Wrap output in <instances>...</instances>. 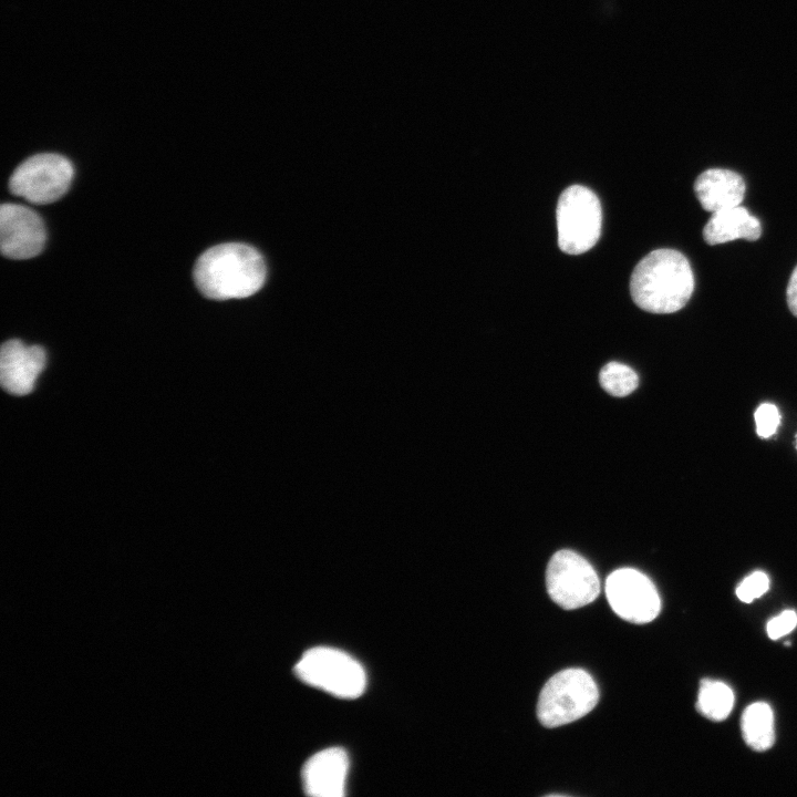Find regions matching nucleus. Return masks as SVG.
<instances>
[{
  "instance_id": "f257e3e1",
  "label": "nucleus",
  "mask_w": 797,
  "mask_h": 797,
  "mask_svg": "<svg viewBox=\"0 0 797 797\" xmlns=\"http://www.w3.org/2000/svg\"><path fill=\"white\" fill-rule=\"evenodd\" d=\"M266 279V265L252 247L228 242L214 246L197 259L194 280L207 298L227 300L256 293Z\"/></svg>"
},
{
  "instance_id": "f03ea898",
  "label": "nucleus",
  "mask_w": 797,
  "mask_h": 797,
  "mask_svg": "<svg viewBox=\"0 0 797 797\" xmlns=\"http://www.w3.org/2000/svg\"><path fill=\"white\" fill-rule=\"evenodd\" d=\"M694 290V276L680 251L661 248L648 253L634 268L630 291L634 303L652 313L681 310Z\"/></svg>"
},
{
  "instance_id": "7ed1b4c3",
  "label": "nucleus",
  "mask_w": 797,
  "mask_h": 797,
  "mask_svg": "<svg viewBox=\"0 0 797 797\" xmlns=\"http://www.w3.org/2000/svg\"><path fill=\"white\" fill-rule=\"evenodd\" d=\"M598 700L599 690L591 675L582 669H567L544 685L537 716L546 727L561 726L588 714Z\"/></svg>"
},
{
  "instance_id": "20e7f679",
  "label": "nucleus",
  "mask_w": 797,
  "mask_h": 797,
  "mask_svg": "<svg viewBox=\"0 0 797 797\" xmlns=\"http://www.w3.org/2000/svg\"><path fill=\"white\" fill-rule=\"evenodd\" d=\"M294 671L309 685L342 698L359 697L366 686L362 665L348 653L329 646L309 649Z\"/></svg>"
},
{
  "instance_id": "39448f33",
  "label": "nucleus",
  "mask_w": 797,
  "mask_h": 797,
  "mask_svg": "<svg viewBox=\"0 0 797 797\" xmlns=\"http://www.w3.org/2000/svg\"><path fill=\"white\" fill-rule=\"evenodd\" d=\"M559 248L569 255H580L598 241L602 226V209L597 195L581 185L566 188L557 204Z\"/></svg>"
},
{
  "instance_id": "423d86ee",
  "label": "nucleus",
  "mask_w": 797,
  "mask_h": 797,
  "mask_svg": "<svg viewBox=\"0 0 797 797\" xmlns=\"http://www.w3.org/2000/svg\"><path fill=\"white\" fill-rule=\"evenodd\" d=\"M72 163L59 154H38L21 163L10 178V190L32 204H50L70 188Z\"/></svg>"
},
{
  "instance_id": "0eeeda50",
  "label": "nucleus",
  "mask_w": 797,
  "mask_h": 797,
  "mask_svg": "<svg viewBox=\"0 0 797 797\" xmlns=\"http://www.w3.org/2000/svg\"><path fill=\"white\" fill-rule=\"evenodd\" d=\"M546 586L550 598L566 610L589 604L600 593V581L593 567L583 557L567 549L551 557Z\"/></svg>"
},
{
  "instance_id": "6e6552de",
  "label": "nucleus",
  "mask_w": 797,
  "mask_h": 797,
  "mask_svg": "<svg viewBox=\"0 0 797 797\" xmlns=\"http://www.w3.org/2000/svg\"><path fill=\"white\" fill-rule=\"evenodd\" d=\"M605 594L613 611L632 623H648L661 610V600L653 582L635 569L613 571L605 581Z\"/></svg>"
},
{
  "instance_id": "1a4fd4ad",
  "label": "nucleus",
  "mask_w": 797,
  "mask_h": 797,
  "mask_svg": "<svg viewBox=\"0 0 797 797\" xmlns=\"http://www.w3.org/2000/svg\"><path fill=\"white\" fill-rule=\"evenodd\" d=\"M45 227L32 209L6 203L0 209V247L10 259H29L38 256L45 244Z\"/></svg>"
},
{
  "instance_id": "9d476101",
  "label": "nucleus",
  "mask_w": 797,
  "mask_h": 797,
  "mask_svg": "<svg viewBox=\"0 0 797 797\" xmlns=\"http://www.w3.org/2000/svg\"><path fill=\"white\" fill-rule=\"evenodd\" d=\"M45 361V351L39 345L28 346L15 339L4 342L0 352L2 387L13 395L29 394L44 369Z\"/></svg>"
},
{
  "instance_id": "9b49d317",
  "label": "nucleus",
  "mask_w": 797,
  "mask_h": 797,
  "mask_svg": "<svg viewBox=\"0 0 797 797\" xmlns=\"http://www.w3.org/2000/svg\"><path fill=\"white\" fill-rule=\"evenodd\" d=\"M349 758L344 749L331 747L318 752L304 764L303 787L315 797H341L345 793Z\"/></svg>"
},
{
  "instance_id": "f8f14e48",
  "label": "nucleus",
  "mask_w": 797,
  "mask_h": 797,
  "mask_svg": "<svg viewBox=\"0 0 797 797\" xmlns=\"http://www.w3.org/2000/svg\"><path fill=\"white\" fill-rule=\"evenodd\" d=\"M743 177L731 169L710 168L694 183V193L702 208L708 213L739 206L745 196Z\"/></svg>"
},
{
  "instance_id": "ddd939ff",
  "label": "nucleus",
  "mask_w": 797,
  "mask_h": 797,
  "mask_svg": "<svg viewBox=\"0 0 797 797\" xmlns=\"http://www.w3.org/2000/svg\"><path fill=\"white\" fill-rule=\"evenodd\" d=\"M762 235L759 220L739 206L712 213L703 228L706 244L714 246L735 239L757 240Z\"/></svg>"
},
{
  "instance_id": "4468645a",
  "label": "nucleus",
  "mask_w": 797,
  "mask_h": 797,
  "mask_svg": "<svg viewBox=\"0 0 797 797\" xmlns=\"http://www.w3.org/2000/svg\"><path fill=\"white\" fill-rule=\"evenodd\" d=\"M741 728L744 741L752 749H769L775 742L773 710L764 702L751 704L742 715Z\"/></svg>"
},
{
  "instance_id": "2eb2a0df",
  "label": "nucleus",
  "mask_w": 797,
  "mask_h": 797,
  "mask_svg": "<svg viewBox=\"0 0 797 797\" xmlns=\"http://www.w3.org/2000/svg\"><path fill=\"white\" fill-rule=\"evenodd\" d=\"M734 706L732 689L715 680H703L698 690L696 708L706 718L720 722L725 720Z\"/></svg>"
},
{
  "instance_id": "dca6fc26",
  "label": "nucleus",
  "mask_w": 797,
  "mask_h": 797,
  "mask_svg": "<svg viewBox=\"0 0 797 797\" xmlns=\"http://www.w3.org/2000/svg\"><path fill=\"white\" fill-rule=\"evenodd\" d=\"M601 386L613 396H627L632 393L639 383L636 373L628 365L610 362L600 371Z\"/></svg>"
},
{
  "instance_id": "f3484780",
  "label": "nucleus",
  "mask_w": 797,
  "mask_h": 797,
  "mask_svg": "<svg viewBox=\"0 0 797 797\" xmlns=\"http://www.w3.org/2000/svg\"><path fill=\"white\" fill-rule=\"evenodd\" d=\"M769 589V578L763 571L747 576L736 588L737 598L746 603L762 597Z\"/></svg>"
},
{
  "instance_id": "a211bd4d",
  "label": "nucleus",
  "mask_w": 797,
  "mask_h": 797,
  "mask_svg": "<svg viewBox=\"0 0 797 797\" xmlns=\"http://www.w3.org/2000/svg\"><path fill=\"white\" fill-rule=\"evenodd\" d=\"M754 417L757 434L763 438L774 435L780 424L779 411L770 403L760 404L755 411Z\"/></svg>"
},
{
  "instance_id": "6ab92c4d",
  "label": "nucleus",
  "mask_w": 797,
  "mask_h": 797,
  "mask_svg": "<svg viewBox=\"0 0 797 797\" xmlns=\"http://www.w3.org/2000/svg\"><path fill=\"white\" fill-rule=\"evenodd\" d=\"M796 625L797 613L794 610H785L779 615L768 621L766 630L772 640H777L790 633Z\"/></svg>"
},
{
  "instance_id": "aec40b11",
  "label": "nucleus",
  "mask_w": 797,
  "mask_h": 797,
  "mask_svg": "<svg viewBox=\"0 0 797 797\" xmlns=\"http://www.w3.org/2000/svg\"><path fill=\"white\" fill-rule=\"evenodd\" d=\"M786 293L788 308L797 318V266L790 275Z\"/></svg>"
}]
</instances>
